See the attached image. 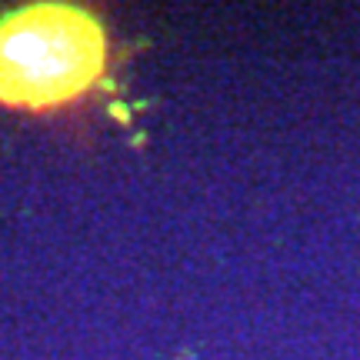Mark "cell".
Segmentation results:
<instances>
[{
  "label": "cell",
  "instance_id": "1",
  "mask_svg": "<svg viewBox=\"0 0 360 360\" xmlns=\"http://www.w3.org/2000/svg\"><path fill=\"white\" fill-rule=\"evenodd\" d=\"M110 70V30L87 7L34 4L0 20V101L60 110L90 97Z\"/></svg>",
  "mask_w": 360,
  "mask_h": 360
}]
</instances>
